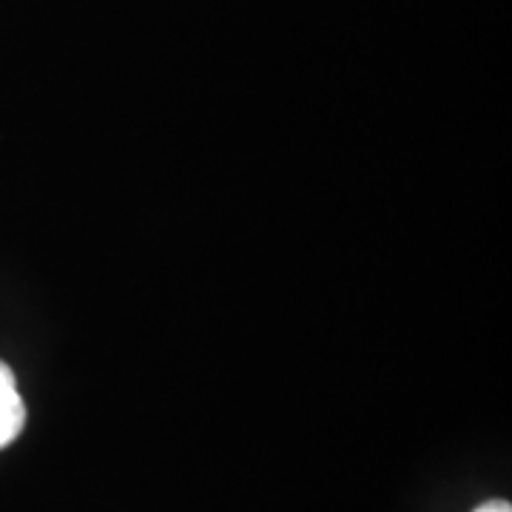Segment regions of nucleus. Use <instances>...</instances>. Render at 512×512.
<instances>
[{"mask_svg": "<svg viewBox=\"0 0 512 512\" xmlns=\"http://www.w3.org/2000/svg\"><path fill=\"white\" fill-rule=\"evenodd\" d=\"M26 424V404L20 399L15 373L6 362H0V450L18 439Z\"/></svg>", "mask_w": 512, "mask_h": 512, "instance_id": "f257e3e1", "label": "nucleus"}, {"mask_svg": "<svg viewBox=\"0 0 512 512\" xmlns=\"http://www.w3.org/2000/svg\"><path fill=\"white\" fill-rule=\"evenodd\" d=\"M473 512H512L510 501H501V498H495V501H487V504H481Z\"/></svg>", "mask_w": 512, "mask_h": 512, "instance_id": "f03ea898", "label": "nucleus"}]
</instances>
